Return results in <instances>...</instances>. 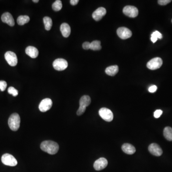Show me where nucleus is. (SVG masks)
I'll use <instances>...</instances> for the list:
<instances>
[{
    "label": "nucleus",
    "instance_id": "14",
    "mask_svg": "<svg viewBox=\"0 0 172 172\" xmlns=\"http://www.w3.org/2000/svg\"><path fill=\"white\" fill-rule=\"evenodd\" d=\"M106 13L105 8L101 7L93 12L92 13V17L95 21H100L106 14Z\"/></svg>",
    "mask_w": 172,
    "mask_h": 172
},
{
    "label": "nucleus",
    "instance_id": "24",
    "mask_svg": "<svg viewBox=\"0 0 172 172\" xmlns=\"http://www.w3.org/2000/svg\"><path fill=\"white\" fill-rule=\"evenodd\" d=\"M62 8V2L60 0L56 1L52 5V9L55 11H59Z\"/></svg>",
    "mask_w": 172,
    "mask_h": 172
},
{
    "label": "nucleus",
    "instance_id": "20",
    "mask_svg": "<svg viewBox=\"0 0 172 172\" xmlns=\"http://www.w3.org/2000/svg\"><path fill=\"white\" fill-rule=\"evenodd\" d=\"M163 135L166 139L172 141V128L170 127H167L163 130Z\"/></svg>",
    "mask_w": 172,
    "mask_h": 172
},
{
    "label": "nucleus",
    "instance_id": "3",
    "mask_svg": "<svg viewBox=\"0 0 172 172\" xmlns=\"http://www.w3.org/2000/svg\"><path fill=\"white\" fill-rule=\"evenodd\" d=\"M91 103L90 97L88 95H84L80 98L79 101V107L77 112V115L79 116L82 115L85 112L87 107L90 105Z\"/></svg>",
    "mask_w": 172,
    "mask_h": 172
},
{
    "label": "nucleus",
    "instance_id": "2",
    "mask_svg": "<svg viewBox=\"0 0 172 172\" xmlns=\"http://www.w3.org/2000/svg\"><path fill=\"white\" fill-rule=\"evenodd\" d=\"M8 125L13 131H16L20 125V117L18 113H13L8 119Z\"/></svg>",
    "mask_w": 172,
    "mask_h": 172
},
{
    "label": "nucleus",
    "instance_id": "15",
    "mask_svg": "<svg viewBox=\"0 0 172 172\" xmlns=\"http://www.w3.org/2000/svg\"><path fill=\"white\" fill-rule=\"evenodd\" d=\"M1 19L2 22L8 24L10 27H13L15 24L13 17L9 13H3Z\"/></svg>",
    "mask_w": 172,
    "mask_h": 172
},
{
    "label": "nucleus",
    "instance_id": "19",
    "mask_svg": "<svg viewBox=\"0 0 172 172\" xmlns=\"http://www.w3.org/2000/svg\"><path fill=\"white\" fill-rule=\"evenodd\" d=\"M119 71V67L117 65L110 66L107 68L105 72L108 75L111 76H115Z\"/></svg>",
    "mask_w": 172,
    "mask_h": 172
},
{
    "label": "nucleus",
    "instance_id": "21",
    "mask_svg": "<svg viewBox=\"0 0 172 172\" xmlns=\"http://www.w3.org/2000/svg\"><path fill=\"white\" fill-rule=\"evenodd\" d=\"M43 21H44L46 30L47 31H49L51 29L52 25H53V23H52V20L51 18H50L49 17L46 16L43 18Z\"/></svg>",
    "mask_w": 172,
    "mask_h": 172
},
{
    "label": "nucleus",
    "instance_id": "7",
    "mask_svg": "<svg viewBox=\"0 0 172 172\" xmlns=\"http://www.w3.org/2000/svg\"><path fill=\"white\" fill-rule=\"evenodd\" d=\"M54 68L57 71H62L65 70L68 66V63L65 59L58 58L54 61L53 63Z\"/></svg>",
    "mask_w": 172,
    "mask_h": 172
},
{
    "label": "nucleus",
    "instance_id": "9",
    "mask_svg": "<svg viewBox=\"0 0 172 172\" xmlns=\"http://www.w3.org/2000/svg\"><path fill=\"white\" fill-rule=\"evenodd\" d=\"M123 12L127 16L131 18H135L137 16L139 11L136 7L134 6H126L123 9Z\"/></svg>",
    "mask_w": 172,
    "mask_h": 172
},
{
    "label": "nucleus",
    "instance_id": "6",
    "mask_svg": "<svg viewBox=\"0 0 172 172\" xmlns=\"http://www.w3.org/2000/svg\"><path fill=\"white\" fill-rule=\"evenodd\" d=\"M163 65L162 59L160 57H155L149 61L147 64V67L151 70L158 69Z\"/></svg>",
    "mask_w": 172,
    "mask_h": 172
},
{
    "label": "nucleus",
    "instance_id": "31",
    "mask_svg": "<svg viewBox=\"0 0 172 172\" xmlns=\"http://www.w3.org/2000/svg\"><path fill=\"white\" fill-rule=\"evenodd\" d=\"M157 89V87L156 86L152 85L149 88L148 90L151 93H154L156 91Z\"/></svg>",
    "mask_w": 172,
    "mask_h": 172
},
{
    "label": "nucleus",
    "instance_id": "18",
    "mask_svg": "<svg viewBox=\"0 0 172 172\" xmlns=\"http://www.w3.org/2000/svg\"><path fill=\"white\" fill-rule=\"evenodd\" d=\"M60 31L64 37H68L71 33L70 26L67 23H63L60 26Z\"/></svg>",
    "mask_w": 172,
    "mask_h": 172
},
{
    "label": "nucleus",
    "instance_id": "34",
    "mask_svg": "<svg viewBox=\"0 0 172 172\" xmlns=\"http://www.w3.org/2000/svg\"><path fill=\"white\" fill-rule=\"evenodd\" d=\"M33 2H35V3H37V2H38V0H33Z\"/></svg>",
    "mask_w": 172,
    "mask_h": 172
},
{
    "label": "nucleus",
    "instance_id": "29",
    "mask_svg": "<svg viewBox=\"0 0 172 172\" xmlns=\"http://www.w3.org/2000/svg\"><path fill=\"white\" fill-rule=\"evenodd\" d=\"M151 35L156 36L157 39H162L163 38L162 35L160 32L157 31L154 32V33H152V34Z\"/></svg>",
    "mask_w": 172,
    "mask_h": 172
},
{
    "label": "nucleus",
    "instance_id": "25",
    "mask_svg": "<svg viewBox=\"0 0 172 172\" xmlns=\"http://www.w3.org/2000/svg\"><path fill=\"white\" fill-rule=\"evenodd\" d=\"M8 92L10 94H12L14 97L17 96L18 95V90L13 87H10L8 88Z\"/></svg>",
    "mask_w": 172,
    "mask_h": 172
},
{
    "label": "nucleus",
    "instance_id": "33",
    "mask_svg": "<svg viewBox=\"0 0 172 172\" xmlns=\"http://www.w3.org/2000/svg\"><path fill=\"white\" fill-rule=\"evenodd\" d=\"M151 39L153 43H155L156 42L157 40L158 39L157 38L156 36H153V35H151Z\"/></svg>",
    "mask_w": 172,
    "mask_h": 172
},
{
    "label": "nucleus",
    "instance_id": "32",
    "mask_svg": "<svg viewBox=\"0 0 172 172\" xmlns=\"http://www.w3.org/2000/svg\"><path fill=\"white\" fill-rule=\"evenodd\" d=\"M79 2V0H71L70 1V4L72 5H76Z\"/></svg>",
    "mask_w": 172,
    "mask_h": 172
},
{
    "label": "nucleus",
    "instance_id": "23",
    "mask_svg": "<svg viewBox=\"0 0 172 172\" xmlns=\"http://www.w3.org/2000/svg\"><path fill=\"white\" fill-rule=\"evenodd\" d=\"M100 41L95 40L90 43V49L92 50H100L101 49Z\"/></svg>",
    "mask_w": 172,
    "mask_h": 172
},
{
    "label": "nucleus",
    "instance_id": "30",
    "mask_svg": "<svg viewBox=\"0 0 172 172\" xmlns=\"http://www.w3.org/2000/svg\"><path fill=\"white\" fill-rule=\"evenodd\" d=\"M90 43L89 42H85L82 45V47L85 50H88L90 49Z\"/></svg>",
    "mask_w": 172,
    "mask_h": 172
},
{
    "label": "nucleus",
    "instance_id": "10",
    "mask_svg": "<svg viewBox=\"0 0 172 172\" xmlns=\"http://www.w3.org/2000/svg\"><path fill=\"white\" fill-rule=\"evenodd\" d=\"M118 35L122 39H127L129 38L132 35V31L126 27H122L119 28L117 31Z\"/></svg>",
    "mask_w": 172,
    "mask_h": 172
},
{
    "label": "nucleus",
    "instance_id": "28",
    "mask_svg": "<svg viewBox=\"0 0 172 172\" xmlns=\"http://www.w3.org/2000/svg\"><path fill=\"white\" fill-rule=\"evenodd\" d=\"M163 113V111L161 110H157L154 112V117L156 118H159Z\"/></svg>",
    "mask_w": 172,
    "mask_h": 172
},
{
    "label": "nucleus",
    "instance_id": "1",
    "mask_svg": "<svg viewBox=\"0 0 172 172\" xmlns=\"http://www.w3.org/2000/svg\"><path fill=\"white\" fill-rule=\"evenodd\" d=\"M40 148L43 151L50 155H55L58 152L59 145L57 143L52 141H45L41 144Z\"/></svg>",
    "mask_w": 172,
    "mask_h": 172
},
{
    "label": "nucleus",
    "instance_id": "5",
    "mask_svg": "<svg viewBox=\"0 0 172 172\" xmlns=\"http://www.w3.org/2000/svg\"><path fill=\"white\" fill-rule=\"evenodd\" d=\"M99 113L100 116L104 121L110 122L113 120V113L110 109L106 108H102L99 110Z\"/></svg>",
    "mask_w": 172,
    "mask_h": 172
},
{
    "label": "nucleus",
    "instance_id": "35",
    "mask_svg": "<svg viewBox=\"0 0 172 172\" xmlns=\"http://www.w3.org/2000/svg\"></svg>",
    "mask_w": 172,
    "mask_h": 172
},
{
    "label": "nucleus",
    "instance_id": "17",
    "mask_svg": "<svg viewBox=\"0 0 172 172\" xmlns=\"http://www.w3.org/2000/svg\"><path fill=\"white\" fill-rule=\"evenodd\" d=\"M122 150L128 155H133L136 152V149L133 145L129 144H124L122 146Z\"/></svg>",
    "mask_w": 172,
    "mask_h": 172
},
{
    "label": "nucleus",
    "instance_id": "13",
    "mask_svg": "<svg viewBox=\"0 0 172 172\" xmlns=\"http://www.w3.org/2000/svg\"><path fill=\"white\" fill-rule=\"evenodd\" d=\"M148 150L152 155L156 156H160L163 154V150L159 145L156 144H151L148 147Z\"/></svg>",
    "mask_w": 172,
    "mask_h": 172
},
{
    "label": "nucleus",
    "instance_id": "8",
    "mask_svg": "<svg viewBox=\"0 0 172 172\" xmlns=\"http://www.w3.org/2000/svg\"><path fill=\"white\" fill-rule=\"evenodd\" d=\"M5 59L10 66L14 67L17 64L18 59L16 55L13 52L8 51L5 55Z\"/></svg>",
    "mask_w": 172,
    "mask_h": 172
},
{
    "label": "nucleus",
    "instance_id": "26",
    "mask_svg": "<svg viewBox=\"0 0 172 172\" xmlns=\"http://www.w3.org/2000/svg\"><path fill=\"white\" fill-rule=\"evenodd\" d=\"M7 84L6 82L3 80L0 81V90L2 91H4L6 89Z\"/></svg>",
    "mask_w": 172,
    "mask_h": 172
},
{
    "label": "nucleus",
    "instance_id": "11",
    "mask_svg": "<svg viewBox=\"0 0 172 172\" xmlns=\"http://www.w3.org/2000/svg\"><path fill=\"white\" fill-rule=\"evenodd\" d=\"M53 102L50 99L46 98L41 101L39 105V109L41 112H44L49 110L52 106Z\"/></svg>",
    "mask_w": 172,
    "mask_h": 172
},
{
    "label": "nucleus",
    "instance_id": "16",
    "mask_svg": "<svg viewBox=\"0 0 172 172\" xmlns=\"http://www.w3.org/2000/svg\"><path fill=\"white\" fill-rule=\"evenodd\" d=\"M25 53L31 58H35L38 56V50L34 46H29L25 49Z\"/></svg>",
    "mask_w": 172,
    "mask_h": 172
},
{
    "label": "nucleus",
    "instance_id": "4",
    "mask_svg": "<svg viewBox=\"0 0 172 172\" xmlns=\"http://www.w3.org/2000/svg\"><path fill=\"white\" fill-rule=\"evenodd\" d=\"M1 160L2 163L6 166L15 167L17 164L16 159L10 154H4L2 157Z\"/></svg>",
    "mask_w": 172,
    "mask_h": 172
},
{
    "label": "nucleus",
    "instance_id": "22",
    "mask_svg": "<svg viewBox=\"0 0 172 172\" xmlns=\"http://www.w3.org/2000/svg\"><path fill=\"white\" fill-rule=\"evenodd\" d=\"M30 21V18L27 16H21L18 17L17 22L18 24L20 25H24L25 24L28 23Z\"/></svg>",
    "mask_w": 172,
    "mask_h": 172
},
{
    "label": "nucleus",
    "instance_id": "27",
    "mask_svg": "<svg viewBox=\"0 0 172 172\" xmlns=\"http://www.w3.org/2000/svg\"><path fill=\"white\" fill-rule=\"evenodd\" d=\"M171 2H172L171 0H159L158 1V3L161 5H166Z\"/></svg>",
    "mask_w": 172,
    "mask_h": 172
},
{
    "label": "nucleus",
    "instance_id": "12",
    "mask_svg": "<svg viewBox=\"0 0 172 172\" xmlns=\"http://www.w3.org/2000/svg\"><path fill=\"white\" fill-rule=\"evenodd\" d=\"M107 160L106 158H100L97 160L94 163V168L97 171H100L106 167L108 166Z\"/></svg>",
    "mask_w": 172,
    "mask_h": 172
}]
</instances>
